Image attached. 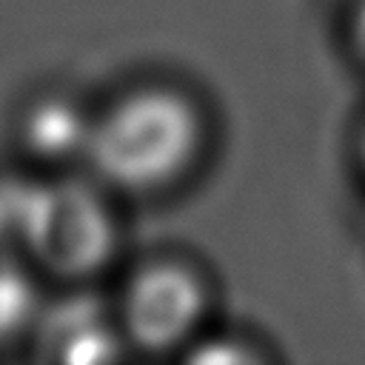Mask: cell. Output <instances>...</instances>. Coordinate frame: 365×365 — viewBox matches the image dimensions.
Masks as SVG:
<instances>
[{
    "mask_svg": "<svg viewBox=\"0 0 365 365\" xmlns=\"http://www.w3.org/2000/svg\"><path fill=\"white\" fill-rule=\"evenodd\" d=\"M200 145L202 120L185 94L140 88L88 125L86 157L114 188L157 191L191 168Z\"/></svg>",
    "mask_w": 365,
    "mask_h": 365,
    "instance_id": "cell-1",
    "label": "cell"
},
{
    "mask_svg": "<svg viewBox=\"0 0 365 365\" xmlns=\"http://www.w3.org/2000/svg\"><path fill=\"white\" fill-rule=\"evenodd\" d=\"M26 240L46 268L80 277L108 259L114 225L94 191L83 185H51L26 208Z\"/></svg>",
    "mask_w": 365,
    "mask_h": 365,
    "instance_id": "cell-2",
    "label": "cell"
},
{
    "mask_svg": "<svg viewBox=\"0 0 365 365\" xmlns=\"http://www.w3.org/2000/svg\"><path fill=\"white\" fill-rule=\"evenodd\" d=\"M205 305V285L188 265L154 262L131 277L123 297V325L134 345L168 351L191 339Z\"/></svg>",
    "mask_w": 365,
    "mask_h": 365,
    "instance_id": "cell-3",
    "label": "cell"
},
{
    "mask_svg": "<svg viewBox=\"0 0 365 365\" xmlns=\"http://www.w3.org/2000/svg\"><path fill=\"white\" fill-rule=\"evenodd\" d=\"M354 40L365 57V0H356V6H354Z\"/></svg>",
    "mask_w": 365,
    "mask_h": 365,
    "instance_id": "cell-4",
    "label": "cell"
}]
</instances>
